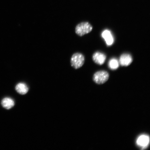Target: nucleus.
I'll use <instances>...</instances> for the list:
<instances>
[{"mask_svg": "<svg viewBox=\"0 0 150 150\" xmlns=\"http://www.w3.org/2000/svg\"><path fill=\"white\" fill-rule=\"evenodd\" d=\"M133 61V59L130 54L124 53L120 56L119 63L122 67H127L130 65Z\"/></svg>", "mask_w": 150, "mask_h": 150, "instance_id": "obj_4", "label": "nucleus"}, {"mask_svg": "<svg viewBox=\"0 0 150 150\" xmlns=\"http://www.w3.org/2000/svg\"><path fill=\"white\" fill-rule=\"evenodd\" d=\"M92 59L93 61L96 64L102 65L105 61L106 56L102 52H97L93 54Z\"/></svg>", "mask_w": 150, "mask_h": 150, "instance_id": "obj_5", "label": "nucleus"}, {"mask_svg": "<svg viewBox=\"0 0 150 150\" xmlns=\"http://www.w3.org/2000/svg\"><path fill=\"white\" fill-rule=\"evenodd\" d=\"M102 36L105 39L108 46L111 45L114 42L112 34L108 30H105L102 33Z\"/></svg>", "mask_w": 150, "mask_h": 150, "instance_id": "obj_7", "label": "nucleus"}, {"mask_svg": "<svg viewBox=\"0 0 150 150\" xmlns=\"http://www.w3.org/2000/svg\"><path fill=\"white\" fill-rule=\"evenodd\" d=\"M93 29V26L88 22H82L76 26L75 30L77 35L81 37L91 33Z\"/></svg>", "mask_w": 150, "mask_h": 150, "instance_id": "obj_1", "label": "nucleus"}, {"mask_svg": "<svg viewBox=\"0 0 150 150\" xmlns=\"http://www.w3.org/2000/svg\"><path fill=\"white\" fill-rule=\"evenodd\" d=\"M84 61L85 58L83 54L79 52H76L71 57V66L76 69H79L83 65Z\"/></svg>", "mask_w": 150, "mask_h": 150, "instance_id": "obj_2", "label": "nucleus"}, {"mask_svg": "<svg viewBox=\"0 0 150 150\" xmlns=\"http://www.w3.org/2000/svg\"><path fill=\"white\" fill-rule=\"evenodd\" d=\"M149 142V138L146 135H142L140 136L137 140V145L144 149L147 147Z\"/></svg>", "mask_w": 150, "mask_h": 150, "instance_id": "obj_6", "label": "nucleus"}, {"mask_svg": "<svg viewBox=\"0 0 150 150\" xmlns=\"http://www.w3.org/2000/svg\"><path fill=\"white\" fill-rule=\"evenodd\" d=\"M108 66L111 70H116L119 67V62L117 59H112L109 62Z\"/></svg>", "mask_w": 150, "mask_h": 150, "instance_id": "obj_10", "label": "nucleus"}, {"mask_svg": "<svg viewBox=\"0 0 150 150\" xmlns=\"http://www.w3.org/2000/svg\"><path fill=\"white\" fill-rule=\"evenodd\" d=\"M16 89L18 93L21 95H25L29 91V88L25 83H20L17 84Z\"/></svg>", "mask_w": 150, "mask_h": 150, "instance_id": "obj_8", "label": "nucleus"}, {"mask_svg": "<svg viewBox=\"0 0 150 150\" xmlns=\"http://www.w3.org/2000/svg\"><path fill=\"white\" fill-rule=\"evenodd\" d=\"M109 78V74L106 71L101 70L97 71L94 74L93 80L96 83L101 84L105 83Z\"/></svg>", "mask_w": 150, "mask_h": 150, "instance_id": "obj_3", "label": "nucleus"}, {"mask_svg": "<svg viewBox=\"0 0 150 150\" xmlns=\"http://www.w3.org/2000/svg\"><path fill=\"white\" fill-rule=\"evenodd\" d=\"M14 104V101L10 98H5L3 99L1 102L2 105L7 110L13 108Z\"/></svg>", "mask_w": 150, "mask_h": 150, "instance_id": "obj_9", "label": "nucleus"}]
</instances>
